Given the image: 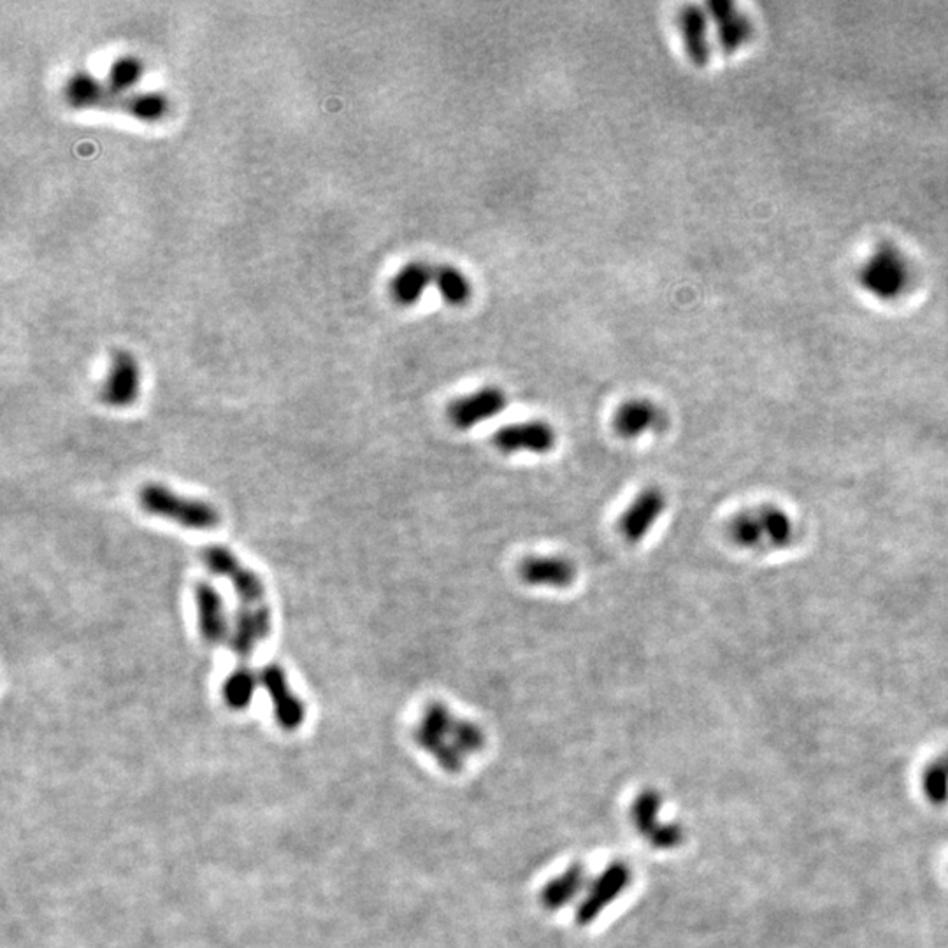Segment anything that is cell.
I'll return each instance as SVG.
<instances>
[{
  "label": "cell",
  "instance_id": "ba28073f",
  "mask_svg": "<svg viewBox=\"0 0 948 948\" xmlns=\"http://www.w3.org/2000/svg\"><path fill=\"white\" fill-rule=\"evenodd\" d=\"M508 397L499 386H481L448 406V420L459 430H471L506 410Z\"/></svg>",
  "mask_w": 948,
  "mask_h": 948
},
{
  "label": "cell",
  "instance_id": "ffe728a7",
  "mask_svg": "<svg viewBox=\"0 0 948 948\" xmlns=\"http://www.w3.org/2000/svg\"><path fill=\"white\" fill-rule=\"evenodd\" d=\"M434 284L439 290L444 302L452 306H462L473 295V286H471L470 278L462 271L448 264L434 266Z\"/></svg>",
  "mask_w": 948,
  "mask_h": 948
},
{
  "label": "cell",
  "instance_id": "9a60e30c",
  "mask_svg": "<svg viewBox=\"0 0 948 948\" xmlns=\"http://www.w3.org/2000/svg\"><path fill=\"white\" fill-rule=\"evenodd\" d=\"M193 596L202 639L209 645H220L229 634L227 612L220 592L211 583L199 581Z\"/></svg>",
  "mask_w": 948,
  "mask_h": 948
},
{
  "label": "cell",
  "instance_id": "7a4b0ae2",
  "mask_svg": "<svg viewBox=\"0 0 948 948\" xmlns=\"http://www.w3.org/2000/svg\"><path fill=\"white\" fill-rule=\"evenodd\" d=\"M65 100L76 109H118L140 122L155 123L169 111L165 95L158 92H118L90 72H74L63 87Z\"/></svg>",
  "mask_w": 948,
  "mask_h": 948
},
{
  "label": "cell",
  "instance_id": "30bf717a",
  "mask_svg": "<svg viewBox=\"0 0 948 948\" xmlns=\"http://www.w3.org/2000/svg\"><path fill=\"white\" fill-rule=\"evenodd\" d=\"M260 683L273 701L276 722L284 731L299 729L306 718V708L300 698L293 694L284 667L280 664H267L260 673Z\"/></svg>",
  "mask_w": 948,
  "mask_h": 948
},
{
  "label": "cell",
  "instance_id": "4fadbf2b",
  "mask_svg": "<svg viewBox=\"0 0 948 948\" xmlns=\"http://www.w3.org/2000/svg\"><path fill=\"white\" fill-rule=\"evenodd\" d=\"M519 576L529 587L563 590L576 581L578 569L563 555H530L521 561Z\"/></svg>",
  "mask_w": 948,
  "mask_h": 948
},
{
  "label": "cell",
  "instance_id": "ac0fdd59",
  "mask_svg": "<svg viewBox=\"0 0 948 948\" xmlns=\"http://www.w3.org/2000/svg\"><path fill=\"white\" fill-rule=\"evenodd\" d=\"M434 284V266L427 262H410L401 267L390 282V295L399 306H413L427 288Z\"/></svg>",
  "mask_w": 948,
  "mask_h": 948
},
{
  "label": "cell",
  "instance_id": "44dd1931",
  "mask_svg": "<svg viewBox=\"0 0 948 948\" xmlns=\"http://www.w3.org/2000/svg\"><path fill=\"white\" fill-rule=\"evenodd\" d=\"M585 884V873L581 866L569 868L564 875L555 878L552 884H548L543 891V902L550 910H557L561 906H566L574 894L581 891Z\"/></svg>",
  "mask_w": 948,
  "mask_h": 948
},
{
  "label": "cell",
  "instance_id": "cb8c5ba5",
  "mask_svg": "<svg viewBox=\"0 0 948 948\" xmlns=\"http://www.w3.org/2000/svg\"><path fill=\"white\" fill-rule=\"evenodd\" d=\"M142 76L144 65L141 60L134 55H122L109 67L107 85L118 92H129V89L141 81Z\"/></svg>",
  "mask_w": 948,
  "mask_h": 948
},
{
  "label": "cell",
  "instance_id": "8fae6325",
  "mask_svg": "<svg viewBox=\"0 0 948 948\" xmlns=\"http://www.w3.org/2000/svg\"><path fill=\"white\" fill-rule=\"evenodd\" d=\"M707 7L716 30V43L724 53L732 55L752 39V20L740 11L736 4L727 0H713Z\"/></svg>",
  "mask_w": 948,
  "mask_h": 948
},
{
  "label": "cell",
  "instance_id": "7402d4cb",
  "mask_svg": "<svg viewBox=\"0 0 948 948\" xmlns=\"http://www.w3.org/2000/svg\"><path fill=\"white\" fill-rule=\"evenodd\" d=\"M920 787L926 800L935 806L948 803V767L944 758L931 760L920 774Z\"/></svg>",
  "mask_w": 948,
  "mask_h": 948
},
{
  "label": "cell",
  "instance_id": "d4e9b609",
  "mask_svg": "<svg viewBox=\"0 0 948 948\" xmlns=\"http://www.w3.org/2000/svg\"><path fill=\"white\" fill-rule=\"evenodd\" d=\"M758 519L762 523L764 537L771 541L774 546H785L792 539V521L791 519L774 508H762L758 510Z\"/></svg>",
  "mask_w": 948,
  "mask_h": 948
},
{
  "label": "cell",
  "instance_id": "7c38bea8",
  "mask_svg": "<svg viewBox=\"0 0 948 948\" xmlns=\"http://www.w3.org/2000/svg\"><path fill=\"white\" fill-rule=\"evenodd\" d=\"M667 417L663 408L650 399H631L615 411L614 428L622 439L632 441L652 432H663Z\"/></svg>",
  "mask_w": 948,
  "mask_h": 948
},
{
  "label": "cell",
  "instance_id": "8992f818",
  "mask_svg": "<svg viewBox=\"0 0 948 948\" xmlns=\"http://www.w3.org/2000/svg\"><path fill=\"white\" fill-rule=\"evenodd\" d=\"M492 443L504 455H546L557 444V432L545 420H525L501 427Z\"/></svg>",
  "mask_w": 948,
  "mask_h": 948
},
{
  "label": "cell",
  "instance_id": "5bb4252c",
  "mask_svg": "<svg viewBox=\"0 0 948 948\" xmlns=\"http://www.w3.org/2000/svg\"><path fill=\"white\" fill-rule=\"evenodd\" d=\"M273 629V616L269 605L258 608H241L237 612L234 631L231 636V648L236 654L237 664H248L260 641L267 639Z\"/></svg>",
  "mask_w": 948,
  "mask_h": 948
},
{
  "label": "cell",
  "instance_id": "d6986e66",
  "mask_svg": "<svg viewBox=\"0 0 948 948\" xmlns=\"http://www.w3.org/2000/svg\"><path fill=\"white\" fill-rule=\"evenodd\" d=\"M257 690V676L248 664H237L236 669L225 678L222 696L229 708L244 710L251 705Z\"/></svg>",
  "mask_w": 948,
  "mask_h": 948
},
{
  "label": "cell",
  "instance_id": "603a6c76",
  "mask_svg": "<svg viewBox=\"0 0 948 948\" xmlns=\"http://www.w3.org/2000/svg\"><path fill=\"white\" fill-rule=\"evenodd\" d=\"M729 539L741 548H758L764 543V530L758 512H743L729 521Z\"/></svg>",
  "mask_w": 948,
  "mask_h": 948
},
{
  "label": "cell",
  "instance_id": "52a82bcc",
  "mask_svg": "<svg viewBox=\"0 0 948 948\" xmlns=\"http://www.w3.org/2000/svg\"><path fill=\"white\" fill-rule=\"evenodd\" d=\"M667 497L659 487L643 488L618 519V530L627 543H641L661 521Z\"/></svg>",
  "mask_w": 948,
  "mask_h": 948
},
{
  "label": "cell",
  "instance_id": "3957f363",
  "mask_svg": "<svg viewBox=\"0 0 948 948\" xmlns=\"http://www.w3.org/2000/svg\"><path fill=\"white\" fill-rule=\"evenodd\" d=\"M913 280L908 257L898 244L882 241L857 271L859 286L882 302H893L902 297Z\"/></svg>",
  "mask_w": 948,
  "mask_h": 948
},
{
  "label": "cell",
  "instance_id": "484cf974",
  "mask_svg": "<svg viewBox=\"0 0 948 948\" xmlns=\"http://www.w3.org/2000/svg\"><path fill=\"white\" fill-rule=\"evenodd\" d=\"M942 758H944V760H945V764H947V767H948V752H947V754H945V756H942Z\"/></svg>",
  "mask_w": 948,
  "mask_h": 948
},
{
  "label": "cell",
  "instance_id": "e0dca14e",
  "mask_svg": "<svg viewBox=\"0 0 948 948\" xmlns=\"http://www.w3.org/2000/svg\"><path fill=\"white\" fill-rule=\"evenodd\" d=\"M631 882V869L622 862L612 864L592 885L587 901L578 910V922H592L605 908H608L616 896H620Z\"/></svg>",
  "mask_w": 948,
  "mask_h": 948
},
{
  "label": "cell",
  "instance_id": "9c48e42d",
  "mask_svg": "<svg viewBox=\"0 0 948 948\" xmlns=\"http://www.w3.org/2000/svg\"><path fill=\"white\" fill-rule=\"evenodd\" d=\"M141 369L136 357L127 350L111 355L109 371L102 386V401L113 408H129L140 397Z\"/></svg>",
  "mask_w": 948,
  "mask_h": 948
},
{
  "label": "cell",
  "instance_id": "277c9868",
  "mask_svg": "<svg viewBox=\"0 0 948 948\" xmlns=\"http://www.w3.org/2000/svg\"><path fill=\"white\" fill-rule=\"evenodd\" d=\"M138 501L146 513L193 530H211L220 523V513L213 504L180 495L160 483H146L138 492Z\"/></svg>",
  "mask_w": 948,
  "mask_h": 948
},
{
  "label": "cell",
  "instance_id": "2e32d148",
  "mask_svg": "<svg viewBox=\"0 0 948 948\" xmlns=\"http://www.w3.org/2000/svg\"><path fill=\"white\" fill-rule=\"evenodd\" d=\"M685 53L696 67L708 65L711 58L710 16L699 5H685L678 16Z\"/></svg>",
  "mask_w": 948,
  "mask_h": 948
},
{
  "label": "cell",
  "instance_id": "5b68a950",
  "mask_svg": "<svg viewBox=\"0 0 948 948\" xmlns=\"http://www.w3.org/2000/svg\"><path fill=\"white\" fill-rule=\"evenodd\" d=\"M202 563L211 572L231 581L241 601V608H258L269 605L266 601V587L258 574L246 568L227 546L207 545L202 550Z\"/></svg>",
  "mask_w": 948,
  "mask_h": 948
},
{
  "label": "cell",
  "instance_id": "6da1fadb",
  "mask_svg": "<svg viewBox=\"0 0 948 948\" xmlns=\"http://www.w3.org/2000/svg\"><path fill=\"white\" fill-rule=\"evenodd\" d=\"M420 749L430 754L446 771H461L468 758L485 749L483 729L468 718H461L441 701L427 705L415 729Z\"/></svg>",
  "mask_w": 948,
  "mask_h": 948
}]
</instances>
